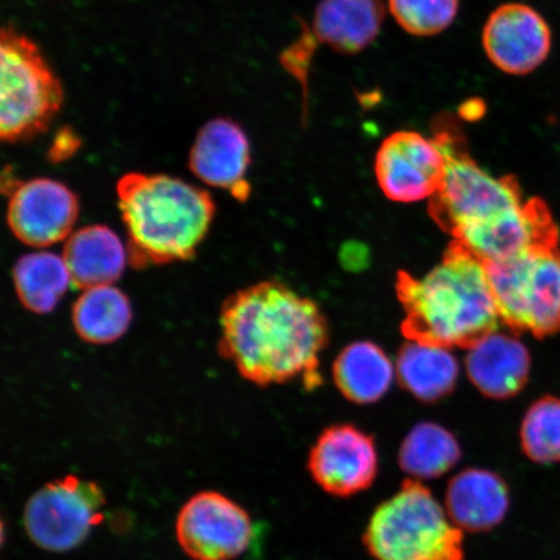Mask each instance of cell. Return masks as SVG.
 Wrapping results in <instances>:
<instances>
[{
  "instance_id": "cell-1",
  "label": "cell",
  "mask_w": 560,
  "mask_h": 560,
  "mask_svg": "<svg viewBox=\"0 0 560 560\" xmlns=\"http://www.w3.org/2000/svg\"><path fill=\"white\" fill-rule=\"evenodd\" d=\"M221 331V353L244 380L262 387L303 377L307 389L319 385L327 320L289 287L268 280L237 291L222 306Z\"/></svg>"
},
{
  "instance_id": "cell-2",
  "label": "cell",
  "mask_w": 560,
  "mask_h": 560,
  "mask_svg": "<svg viewBox=\"0 0 560 560\" xmlns=\"http://www.w3.org/2000/svg\"><path fill=\"white\" fill-rule=\"evenodd\" d=\"M396 292L410 341L470 349L502 322L487 265L457 241L423 278L398 272Z\"/></svg>"
},
{
  "instance_id": "cell-3",
  "label": "cell",
  "mask_w": 560,
  "mask_h": 560,
  "mask_svg": "<svg viewBox=\"0 0 560 560\" xmlns=\"http://www.w3.org/2000/svg\"><path fill=\"white\" fill-rule=\"evenodd\" d=\"M116 191L129 256L138 265L188 260L214 219L212 196L171 175L125 174Z\"/></svg>"
},
{
  "instance_id": "cell-4",
  "label": "cell",
  "mask_w": 560,
  "mask_h": 560,
  "mask_svg": "<svg viewBox=\"0 0 560 560\" xmlns=\"http://www.w3.org/2000/svg\"><path fill=\"white\" fill-rule=\"evenodd\" d=\"M464 534L422 481L406 479L371 515L363 545L375 560H465Z\"/></svg>"
},
{
  "instance_id": "cell-5",
  "label": "cell",
  "mask_w": 560,
  "mask_h": 560,
  "mask_svg": "<svg viewBox=\"0 0 560 560\" xmlns=\"http://www.w3.org/2000/svg\"><path fill=\"white\" fill-rule=\"evenodd\" d=\"M432 136L445 158L446 172L443 185L430 199L429 212L445 233L454 236L522 205L520 182L513 175L495 178L481 170L451 115L435 118Z\"/></svg>"
},
{
  "instance_id": "cell-6",
  "label": "cell",
  "mask_w": 560,
  "mask_h": 560,
  "mask_svg": "<svg viewBox=\"0 0 560 560\" xmlns=\"http://www.w3.org/2000/svg\"><path fill=\"white\" fill-rule=\"evenodd\" d=\"M65 91L39 47L12 25L0 37V138L26 142L50 128Z\"/></svg>"
},
{
  "instance_id": "cell-7",
  "label": "cell",
  "mask_w": 560,
  "mask_h": 560,
  "mask_svg": "<svg viewBox=\"0 0 560 560\" xmlns=\"http://www.w3.org/2000/svg\"><path fill=\"white\" fill-rule=\"evenodd\" d=\"M503 324L544 338L560 331V250L548 248L487 265Z\"/></svg>"
},
{
  "instance_id": "cell-8",
  "label": "cell",
  "mask_w": 560,
  "mask_h": 560,
  "mask_svg": "<svg viewBox=\"0 0 560 560\" xmlns=\"http://www.w3.org/2000/svg\"><path fill=\"white\" fill-rule=\"evenodd\" d=\"M105 503L103 489L95 481L68 475L47 482L26 502V535L46 551L79 548L103 522Z\"/></svg>"
},
{
  "instance_id": "cell-9",
  "label": "cell",
  "mask_w": 560,
  "mask_h": 560,
  "mask_svg": "<svg viewBox=\"0 0 560 560\" xmlns=\"http://www.w3.org/2000/svg\"><path fill=\"white\" fill-rule=\"evenodd\" d=\"M175 535L180 549L194 560H234L248 550L254 523L240 503L205 490L182 506Z\"/></svg>"
},
{
  "instance_id": "cell-10",
  "label": "cell",
  "mask_w": 560,
  "mask_h": 560,
  "mask_svg": "<svg viewBox=\"0 0 560 560\" xmlns=\"http://www.w3.org/2000/svg\"><path fill=\"white\" fill-rule=\"evenodd\" d=\"M7 208L9 226L21 243L47 248L67 241L74 233L80 205L75 194L61 182L11 178Z\"/></svg>"
},
{
  "instance_id": "cell-11",
  "label": "cell",
  "mask_w": 560,
  "mask_h": 560,
  "mask_svg": "<svg viewBox=\"0 0 560 560\" xmlns=\"http://www.w3.org/2000/svg\"><path fill=\"white\" fill-rule=\"evenodd\" d=\"M307 470L315 485L334 497L365 492L380 472L375 439L353 424L328 427L312 446Z\"/></svg>"
},
{
  "instance_id": "cell-12",
  "label": "cell",
  "mask_w": 560,
  "mask_h": 560,
  "mask_svg": "<svg viewBox=\"0 0 560 560\" xmlns=\"http://www.w3.org/2000/svg\"><path fill=\"white\" fill-rule=\"evenodd\" d=\"M453 237L486 265L558 245V230L550 210L538 199L523 201L495 219L462 230Z\"/></svg>"
},
{
  "instance_id": "cell-13",
  "label": "cell",
  "mask_w": 560,
  "mask_h": 560,
  "mask_svg": "<svg viewBox=\"0 0 560 560\" xmlns=\"http://www.w3.org/2000/svg\"><path fill=\"white\" fill-rule=\"evenodd\" d=\"M446 172L443 152L417 131H397L381 145L375 159L377 184L388 199L415 202L431 199Z\"/></svg>"
},
{
  "instance_id": "cell-14",
  "label": "cell",
  "mask_w": 560,
  "mask_h": 560,
  "mask_svg": "<svg viewBox=\"0 0 560 560\" xmlns=\"http://www.w3.org/2000/svg\"><path fill=\"white\" fill-rule=\"evenodd\" d=\"M482 46L488 59L503 73L525 75L548 59L552 34L540 12L527 4L506 3L490 13Z\"/></svg>"
},
{
  "instance_id": "cell-15",
  "label": "cell",
  "mask_w": 560,
  "mask_h": 560,
  "mask_svg": "<svg viewBox=\"0 0 560 560\" xmlns=\"http://www.w3.org/2000/svg\"><path fill=\"white\" fill-rule=\"evenodd\" d=\"M250 165V145L240 125L229 118H213L199 131L188 158L190 171L202 184L225 188L235 198L249 196L245 174Z\"/></svg>"
},
{
  "instance_id": "cell-16",
  "label": "cell",
  "mask_w": 560,
  "mask_h": 560,
  "mask_svg": "<svg viewBox=\"0 0 560 560\" xmlns=\"http://www.w3.org/2000/svg\"><path fill=\"white\" fill-rule=\"evenodd\" d=\"M510 502L502 476L486 468H466L447 482L444 508L459 529L481 534L506 520Z\"/></svg>"
},
{
  "instance_id": "cell-17",
  "label": "cell",
  "mask_w": 560,
  "mask_h": 560,
  "mask_svg": "<svg viewBox=\"0 0 560 560\" xmlns=\"http://www.w3.org/2000/svg\"><path fill=\"white\" fill-rule=\"evenodd\" d=\"M466 369L480 394L506 400L521 394L527 384L530 355L514 335L494 331L468 349Z\"/></svg>"
},
{
  "instance_id": "cell-18",
  "label": "cell",
  "mask_w": 560,
  "mask_h": 560,
  "mask_svg": "<svg viewBox=\"0 0 560 560\" xmlns=\"http://www.w3.org/2000/svg\"><path fill=\"white\" fill-rule=\"evenodd\" d=\"M384 18L382 0H322L315 9L313 34L336 52L359 54L380 35Z\"/></svg>"
},
{
  "instance_id": "cell-19",
  "label": "cell",
  "mask_w": 560,
  "mask_h": 560,
  "mask_svg": "<svg viewBox=\"0 0 560 560\" xmlns=\"http://www.w3.org/2000/svg\"><path fill=\"white\" fill-rule=\"evenodd\" d=\"M128 252L120 237L105 226L77 230L66 241L62 258L79 289L112 285L124 275Z\"/></svg>"
},
{
  "instance_id": "cell-20",
  "label": "cell",
  "mask_w": 560,
  "mask_h": 560,
  "mask_svg": "<svg viewBox=\"0 0 560 560\" xmlns=\"http://www.w3.org/2000/svg\"><path fill=\"white\" fill-rule=\"evenodd\" d=\"M334 381L350 402L374 404L390 388L395 368L388 355L370 341L348 346L334 363Z\"/></svg>"
},
{
  "instance_id": "cell-21",
  "label": "cell",
  "mask_w": 560,
  "mask_h": 560,
  "mask_svg": "<svg viewBox=\"0 0 560 560\" xmlns=\"http://www.w3.org/2000/svg\"><path fill=\"white\" fill-rule=\"evenodd\" d=\"M396 371L406 390L419 401L431 404L452 394L459 366L450 348L409 340L398 354Z\"/></svg>"
},
{
  "instance_id": "cell-22",
  "label": "cell",
  "mask_w": 560,
  "mask_h": 560,
  "mask_svg": "<svg viewBox=\"0 0 560 560\" xmlns=\"http://www.w3.org/2000/svg\"><path fill=\"white\" fill-rule=\"evenodd\" d=\"M462 459L457 438L445 427L422 422L412 427L398 450V466L412 480L439 479Z\"/></svg>"
},
{
  "instance_id": "cell-23",
  "label": "cell",
  "mask_w": 560,
  "mask_h": 560,
  "mask_svg": "<svg viewBox=\"0 0 560 560\" xmlns=\"http://www.w3.org/2000/svg\"><path fill=\"white\" fill-rule=\"evenodd\" d=\"M73 326L82 340L109 345L128 331L132 310L128 296L115 284L83 290L73 306Z\"/></svg>"
},
{
  "instance_id": "cell-24",
  "label": "cell",
  "mask_w": 560,
  "mask_h": 560,
  "mask_svg": "<svg viewBox=\"0 0 560 560\" xmlns=\"http://www.w3.org/2000/svg\"><path fill=\"white\" fill-rule=\"evenodd\" d=\"M12 277L20 303L37 314L52 312L73 285L65 258L47 250L21 257Z\"/></svg>"
},
{
  "instance_id": "cell-25",
  "label": "cell",
  "mask_w": 560,
  "mask_h": 560,
  "mask_svg": "<svg viewBox=\"0 0 560 560\" xmlns=\"http://www.w3.org/2000/svg\"><path fill=\"white\" fill-rule=\"evenodd\" d=\"M521 445L537 465L560 464V398L545 396L530 405L522 420Z\"/></svg>"
},
{
  "instance_id": "cell-26",
  "label": "cell",
  "mask_w": 560,
  "mask_h": 560,
  "mask_svg": "<svg viewBox=\"0 0 560 560\" xmlns=\"http://www.w3.org/2000/svg\"><path fill=\"white\" fill-rule=\"evenodd\" d=\"M459 0H389V10L405 32L432 37L457 18Z\"/></svg>"
},
{
  "instance_id": "cell-27",
  "label": "cell",
  "mask_w": 560,
  "mask_h": 560,
  "mask_svg": "<svg viewBox=\"0 0 560 560\" xmlns=\"http://www.w3.org/2000/svg\"><path fill=\"white\" fill-rule=\"evenodd\" d=\"M315 50V37L310 31H304L301 37L280 55V62L306 86V74L310 72L311 61Z\"/></svg>"
},
{
  "instance_id": "cell-28",
  "label": "cell",
  "mask_w": 560,
  "mask_h": 560,
  "mask_svg": "<svg viewBox=\"0 0 560 560\" xmlns=\"http://www.w3.org/2000/svg\"><path fill=\"white\" fill-rule=\"evenodd\" d=\"M81 140L74 135V131L70 128L60 129L58 135L54 139V143L48 153V156L55 163L72 156L73 153L80 149Z\"/></svg>"
},
{
  "instance_id": "cell-29",
  "label": "cell",
  "mask_w": 560,
  "mask_h": 560,
  "mask_svg": "<svg viewBox=\"0 0 560 560\" xmlns=\"http://www.w3.org/2000/svg\"><path fill=\"white\" fill-rule=\"evenodd\" d=\"M459 112L460 116L464 117L465 120L476 121L479 120L482 115H485L486 105L479 100H472L462 105Z\"/></svg>"
}]
</instances>
